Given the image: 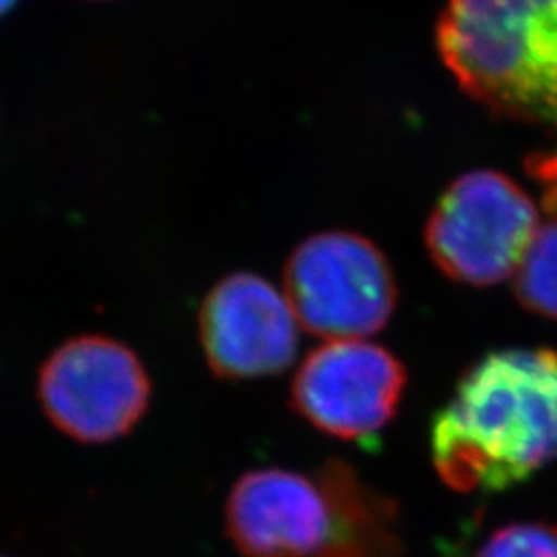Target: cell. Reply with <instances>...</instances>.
<instances>
[{"instance_id":"cell-6","label":"cell","mask_w":557,"mask_h":557,"mask_svg":"<svg viewBox=\"0 0 557 557\" xmlns=\"http://www.w3.org/2000/svg\"><path fill=\"white\" fill-rule=\"evenodd\" d=\"M407 370L388 349L361 338L326 341L296 372L294 411L338 440L370 442L397 416Z\"/></svg>"},{"instance_id":"cell-2","label":"cell","mask_w":557,"mask_h":557,"mask_svg":"<svg viewBox=\"0 0 557 557\" xmlns=\"http://www.w3.org/2000/svg\"><path fill=\"white\" fill-rule=\"evenodd\" d=\"M438 48L473 100L557 131V0H446Z\"/></svg>"},{"instance_id":"cell-4","label":"cell","mask_w":557,"mask_h":557,"mask_svg":"<svg viewBox=\"0 0 557 557\" xmlns=\"http://www.w3.org/2000/svg\"><path fill=\"white\" fill-rule=\"evenodd\" d=\"M537 232V207L517 182L479 170L444 193L428 223L425 244L442 273L487 287L517 275Z\"/></svg>"},{"instance_id":"cell-1","label":"cell","mask_w":557,"mask_h":557,"mask_svg":"<svg viewBox=\"0 0 557 557\" xmlns=\"http://www.w3.org/2000/svg\"><path fill=\"white\" fill-rule=\"evenodd\" d=\"M430 442L440 478L462 494L502 492L556 460V351L479 359L434 418Z\"/></svg>"},{"instance_id":"cell-5","label":"cell","mask_w":557,"mask_h":557,"mask_svg":"<svg viewBox=\"0 0 557 557\" xmlns=\"http://www.w3.org/2000/svg\"><path fill=\"white\" fill-rule=\"evenodd\" d=\"M283 281L299 326L326 341L374 335L397 306L388 260L358 234L329 232L301 242Z\"/></svg>"},{"instance_id":"cell-12","label":"cell","mask_w":557,"mask_h":557,"mask_svg":"<svg viewBox=\"0 0 557 557\" xmlns=\"http://www.w3.org/2000/svg\"><path fill=\"white\" fill-rule=\"evenodd\" d=\"M15 4H17V0H0V17L7 15Z\"/></svg>"},{"instance_id":"cell-9","label":"cell","mask_w":557,"mask_h":557,"mask_svg":"<svg viewBox=\"0 0 557 557\" xmlns=\"http://www.w3.org/2000/svg\"><path fill=\"white\" fill-rule=\"evenodd\" d=\"M335 504V529L317 557H403L397 502L359 478L345 460L317 469Z\"/></svg>"},{"instance_id":"cell-8","label":"cell","mask_w":557,"mask_h":557,"mask_svg":"<svg viewBox=\"0 0 557 557\" xmlns=\"http://www.w3.org/2000/svg\"><path fill=\"white\" fill-rule=\"evenodd\" d=\"M225 529L244 557H317L335 529V504L319 473L259 469L238 479Z\"/></svg>"},{"instance_id":"cell-11","label":"cell","mask_w":557,"mask_h":557,"mask_svg":"<svg viewBox=\"0 0 557 557\" xmlns=\"http://www.w3.org/2000/svg\"><path fill=\"white\" fill-rule=\"evenodd\" d=\"M475 557H557V524L515 522L498 529Z\"/></svg>"},{"instance_id":"cell-13","label":"cell","mask_w":557,"mask_h":557,"mask_svg":"<svg viewBox=\"0 0 557 557\" xmlns=\"http://www.w3.org/2000/svg\"><path fill=\"white\" fill-rule=\"evenodd\" d=\"M0 557H11V556H2V554H0Z\"/></svg>"},{"instance_id":"cell-3","label":"cell","mask_w":557,"mask_h":557,"mask_svg":"<svg viewBox=\"0 0 557 557\" xmlns=\"http://www.w3.org/2000/svg\"><path fill=\"white\" fill-rule=\"evenodd\" d=\"M41 413L79 444H108L131 434L151 403L139 356L119 338H66L44 359L36 380Z\"/></svg>"},{"instance_id":"cell-10","label":"cell","mask_w":557,"mask_h":557,"mask_svg":"<svg viewBox=\"0 0 557 557\" xmlns=\"http://www.w3.org/2000/svg\"><path fill=\"white\" fill-rule=\"evenodd\" d=\"M515 292L529 312L557 320V220L539 227L518 267Z\"/></svg>"},{"instance_id":"cell-7","label":"cell","mask_w":557,"mask_h":557,"mask_svg":"<svg viewBox=\"0 0 557 557\" xmlns=\"http://www.w3.org/2000/svg\"><path fill=\"white\" fill-rule=\"evenodd\" d=\"M298 324L287 298L267 278L234 273L202 304L200 343L218 379H264L294 363Z\"/></svg>"}]
</instances>
